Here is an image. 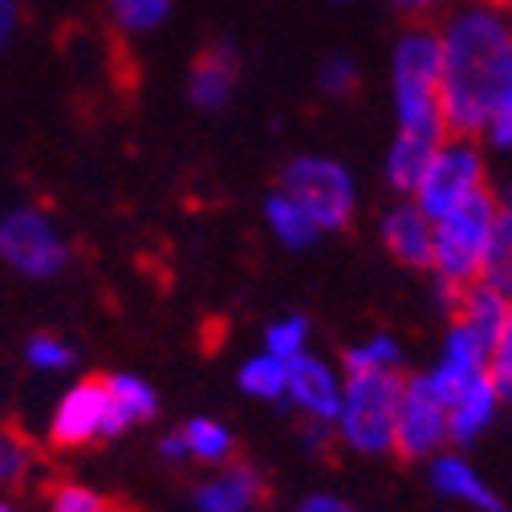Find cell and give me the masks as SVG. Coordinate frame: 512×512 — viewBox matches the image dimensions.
Segmentation results:
<instances>
[{
    "instance_id": "obj_1",
    "label": "cell",
    "mask_w": 512,
    "mask_h": 512,
    "mask_svg": "<svg viewBox=\"0 0 512 512\" xmlns=\"http://www.w3.org/2000/svg\"><path fill=\"white\" fill-rule=\"evenodd\" d=\"M512 82V25L488 5L460 9L439 33V114L452 139H476Z\"/></svg>"
},
{
    "instance_id": "obj_2",
    "label": "cell",
    "mask_w": 512,
    "mask_h": 512,
    "mask_svg": "<svg viewBox=\"0 0 512 512\" xmlns=\"http://www.w3.org/2000/svg\"><path fill=\"white\" fill-rule=\"evenodd\" d=\"M399 126L411 131H447L439 114V33L407 29L391 61Z\"/></svg>"
},
{
    "instance_id": "obj_3",
    "label": "cell",
    "mask_w": 512,
    "mask_h": 512,
    "mask_svg": "<svg viewBox=\"0 0 512 512\" xmlns=\"http://www.w3.org/2000/svg\"><path fill=\"white\" fill-rule=\"evenodd\" d=\"M403 374L395 370H358L350 374V391L338 411L342 419V439L362 456L391 452V435H395V415L403 399Z\"/></svg>"
},
{
    "instance_id": "obj_4",
    "label": "cell",
    "mask_w": 512,
    "mask_h": 512,
    "mask_svg": "<svg viewBox=\"0 0 512 512\" xmlns=\"http://www.w3.org/2000/svg\"><path fill=\"white\" fill-rule=\"evenodd\" d=\"M496 212H500L496 196L488 187H480L476 196L460 200L452 212L435 220V228H431V265L439 269V277L460 281V285L476 281Z\"/></svg>"
},
{
    "instance_id": "obj_5",
    "label": "cell",
    "mask_w": 512,
    "mask_h": 512,
    "mask_svg": "<svg viewBox=\"0 0 512 512\" xmlns=\"http://www.w3.org/2000/svg\"><path fill=\"white\" fill-rule=\"evenodd\" d=\"M281 196L293 200L317 232L326 228H346L354 216V179L342 163L322 159V155H301L285 163L281 171Z\"/></svg>"
},
{
    "instance_id": "obj_6",
    "label": "cell",
    "mask_w": 512,
    "mask_h": 512,
    "mask_svg": "<svg viewBox=\"0 0 512 512\" xmlns=\"http://www.w3.org/2000/svg\"><path fill=\"white\" fill-rule=\"evenodd\" d=\"M484 179H488V171H484V159H480V151H476V143L472 139H452L447 135L443 139V147L431 155V163H427V171H423V179H419V212L427 216V220H439V216H447L460 200H468V196H476V191L484 187Z\"/></svg>"
},
{
    "instance_id": "obj_7",
    "label": "cell",
    "mask_w": 512,
    "mask_h": 512,
    "mask_svg": "<svg viewBox=\"0 0 512 512\" xmlns=\"http://www.w3.org/2000/svg\"><path fill=\"white\" fill-rule=\"evenodd\" d=\"M447 443V407L435 395L431 378H407L403 382V399H399V415H395V435L391 447L399 452L403 464L427 460Z\"/></svg>"
},
{
    "instance_id": "obj_8",
    "label": "cell",
    "mask_w": 512,
    "mask_h": 512,
    "mask_svg": "<svg viewBox=\"0 0 512 512\" xmlns=\"http://www.w3.org/2000/svg\"><path fill=\"white\" fill-rule=\"evenodd\" d=\"M0 256L25 277H57L66 269V240L41 212L17 208L0 224Z\"/></svg>"
},
{
    "instance_id": "obj_9",
    "label": "cell",
    "mask_w": 512,
    "mask_h": 512,
    "mask_svg": "<svg viewBox=\"0 0 512 512\" xmlns=\"http://www.w3.org/2000/svg\"><path fill=\"white\" fill-rule=\"evenodd\" d=\"M106 374H94L86 382L57 403V415L49 423V443L61 447V452H74V447H86L94 439H102V419H106Z\"/></svg>"
},
{
    "instance_id": "obj_10",
    "label": "cell",
    "mask_w": 512,
    "mask_h": 512,
    "mask_svg": "<svg viewBox=\"0 0 512 512\" xmlns=\"http://www.w3.org/2000/svg\"><path fill=\"white\" fill-rule=\"evenodd\" d=\"M240 78V49L232 41H212L208 49H200V57L191 61L187 74V98L200 110H224L232 102Z\"/></svg>"
},
{
    "instance_id": "obj_11",
    "label": "cell",
    "mask_w": 512,
    "mask_h": 512,
    "mask_svg": "<svg viewBox=\"0 0 512 512\" xmlns=\"http://www.w3.org/2000/svg\"><path fill=\"white\" fill-rule=\"evenodd\" d=\"M285 391H289V399L297 407H305L313 419H322V423L326 419H338V411H342L334 374L322 362L305 358V354H297V358L285 362Z\"/></svg>"
},
{
    "instance_id": "obj_12",
    "label": "cell",
    "mask_w": 512,
    "mask_h": 512,
    "mask_svg": "<svg viewBox=\"0 0 512 512\" xmlns=\"http://www.w3.org/2000/svg\"><path fill=\"white\" fill-rule=\"evenodd\" d=\"M269 500V484L252 464H232L220 480L196 488V508L200 512H248Z\"/></svg>"
},
{
    "instance_id": "obj_13",
    "label": "cell",
    "mask_w": 512,
    "mask_h": 512,
    "mask_svg": "<svg viewBox=\"0 0 512 512\" xmlns=\"http://www.w3.org/2000/svg\"><path fill=\"white\" fill-rule=\"evenodd\" d=\"M382 244L399 265L431 269V220L415 204H403L382 220Z\"/></svg>"
},
{
    "instance_id": "obj_14",
    "label": "cell",
    "mask_w": 512,
    "mask_h": 512,
    "mask_svg": "<svg viewBox=\"0 0 512 512\" xmlns=\"http://www.w3.org/2000/svg\"><path fill=\"white\" fill-rule=\"evenodd\" d=\"M447 131H411V126H399V135L391 143V155H387V179L395 191H415L431 155L443 147Z\"/></svg>"
},
{
    "instance_id": "obj_15",
    "label": "cell",
    "mask_w": 512,
    "mask_h": 512,
    "mask_svg": "<svg viewBox=\"0 0 512 512\" xmlns=\"http://www.w3.org/2000/svg\"><path fill=\"white\" fill-rule=\"evenodd\" d=\"M504 313H508V301L496 297L492 289H484L480 281H472V285L460 289V297H456V305H452L447 317H456V326H464L492 354V342H496V334L504 326Z\"/></svg>"
},
{
    "instance_id": "obj_16",
    "label": "cell",
    "mask_w": 512,
    "mask_h": 512,
    "mask_svg": "<svg viewBox=\"0 0 512 512\" xmlns=\"http://www.w3.org/2000/svg\"><path fill=\"white\" fill-rule=\"evenodd\" d=\"M496 411V391H492V382L488 374L476 378L468 391H460L452 403H447V439H456V443H472L488 419Z\"/></svg>"
},
{
    "instance_id": "obj_17",
    "label": "cell",
    "mask_w": 512,
    "mask_h": 512,
    "mask_svg": "<svg viewBox=\"0 0 512 512\" xmlns=\"http://www.w3.org/2000/svg\"><path fill=\"white\" fill-rule=\"evenodd\" d=\"M476 281L484 289H492L496 297L512 301V208L496 212L492 232H488V248L480 256V273Z\"/></svg>"
},
{
    "instance_id": "obj_18",
    "label": "cell",
    "mask_w": 512,
    "mask_h": 512,
    "mask_svg": "<svg viewBox=\"0 0 512 512\" xmlns=\"http://www.w3.org/2000/svg\"><path fill=\"white\" fill-rule=\"evenodd\" d=\"M431 480H435V488L443 492V496H456V500H468V504H476L480 512H504V500L464 464V460H456V456H443V460H435V468H431Z\"/></svg>"
},
{
    "instance_id": "obj_19",
    "label": "cell",
    "mask_w": 512,
    "mask_h": 512,
    "mask_svg": "<svg viewBox=\"0 0 512 512\" xmlns=\"http://www.w3.org/2000/svg\"><path fill=\"white\" fill-rule=\"evenodd\" d=\"M33 468H37V443L17 423H0V488L21 492Z\"/></svg>"
},
{
    "instance_id": "obj_20",
    "label": "cell",
    "mask_w": 512,
    "mask_h": 512,
    "mask_svg": "<svg viewBox=\"0 0 512 512\" xmlns=\"http://www.w3.org/2000/svg\"><path fill=\"white\" fill-rule=\"evenodd\" d=\"M106 391H110L114 411L126 419V427H131V423H151L159 415L155 391L147 387L143 378H135V374H106Z\"/></svg>"
},
{
    "instance_id": "obj_21",
    "label": "cell",
    "mask_w": 512,
    "mask_h": 512,
    "mask_svg": "<svg viewBox=\"0 0 512 512\" xmlns=\"http://www.w3.org/2000/svg\"><path fill=\"white\" fill-rule=\"evenodd\" d=\"M265 216H269V224H273V232H277V240H281L285 248H309V244L317 240V224H313L293 200H285L281 191H277V196H269Z\"/></svg>"
},
{
    "instance_id": "obj_22",
    "label": "cell",
    "mask_w": 512,
    "mask_h": 512,
    "mask_svg": "<svg viewBox=\"0 0 512 512\" xmlns=\"http://www.w3.org/2000/svg\"><path fill=\"white\" fill-rule=\"evenodd\" d=\"M183 439H187V456H196L204 464H228L236 456V439L212 419H191L183 427Z\"/></svg>"
},
{
    "instance_id": "obj_23",
    "label": "cell",
    "mask_w": 512,
    "mask_h": 512,
    "mask_svg": "<svg viewBox=\"0 0 512 512\" xmlns=\"http://www.w3.org/2000/svg\"><path fill=\"white\" fill-rule=\"evenodd\" d=\"M110 17L122 33H151L171 17V0H110Z\"/></svg>"
},
{
    "instance_id": "obj_24",
    "label": "cell",
    "mask_w": 512,
    "mask_h": 512,
    "mask_svg": "<svg viewBox=\"0 0 512 512\" xmlns=\"http://www.w3.org/2000/svg\"><path fill=\"white\" fill-rule=\"evenodd\" d=\"M240 387L256 399H281L285 395V362L265 354V358H252L240 370Z\"/></svg>"
},
{
    "instance_id": "obj_25",
    "label": "cell",
    "mask_w": 512,
    "mask_h": 512,
    "mask_svg": "<svg viewBox=\"0 0 512 512\" xmlns=\"http://www.w3.org/2000/svg\"><path fill=\"white\" fill-rule=\"evenodd\" d=\"M492 370H488V382H492V391L496 399L512 403V301H508V313H504V326L492 342Z\"/></svg>"
},
{
    "instance_id": "obj_26",
    "label": "cell",
    "mask_w": 512,
    "mask_h": 512,
    "mask_svg": "<svg viewBox=\"0 0 512 512\" xmlns=\"http://www.w3.org/2000/svg\"><path fill=\"white\" fill-rule=\"evenodd\" d=\"M342 362H346L350 374H358V370H395L399 346H395V338H374V342H366L358 350H346Z\"/></svg>"
},
{
    "instance_id": "obj_27",
    "label": "cell",
    "mask_w": 512,
    "mask_h": 512,
    "mask_svg": "<svg viewBox=\"0 0 512 512\" xmlns=\"http://www.w3.org/2000/svg\"><path fill=\"white\" fill-rule=\"evenodd\" d=\"M25 358H29V366H37V370H61V366L74 362V350L61 342L57 334H33L29 346H25Z\"/></svg>"
},
{
    "instance_id": "obj_28",
    "label": "cell",
    "mask_w": 512,
    "mask_h": 512,
    "mask_svg": "<svg viewBox=\"0 0 512 512\" xmlns=\"http://www.w3.org/2000/svg\"><path fill=\"white\" fill-rule=\"evenodd\" d=\"M317 82H322V90L330 98H350L358 90V66H354V57L334 53L326 66H322V74H317Z\"/></svg>"
},
{
    "instance_id": "obj_29",
    "label": "cell",
    "mask_w": 512,
    "mask_h": 512,
    "mask_svg": "<svg viewBox=\"0 0 512 512\" xmlns=\"http://www.w3.org/2000/svg\"><path fill=\"white\" fill-rule=\"evenodd\" d=\"M106 496H98L86 484H57L49 492V512H102Z\"/></svg>"
},
{
    "instance_id": "obj_30",
    "label": "cell",
    "mask_w": 512,
    "mask_h": 512,
    "mask_svg": "<svg viewBox=\"0 0 512 512\" xmlns=\"http://www.w3.org/2000/svg\"><path fill=\"white\" fill-rule=\"evenodd\" d=\"M305 334H309L305 317H285V322H277V326L265 334L269 354H273V358H281V362L297 358V354H301V346H305Z\"/></svg>"
},
{
    "instance_id": "obj_31",
    "label": "cell",
    "mask_w": 512,
    "mask_h": 512,
    "mask_svg": "<svg viewBox=\"0 0 512 512\" xmlns=\"http://www.w3.org/2000/svg\"><path fill=\"white\" fill-rule=\"evenodd\" d=\"M484 135H488L496 147H512V82H508L504 94L492 102L488 122H484Z\"/></svg>"
},
{
    "instance_id": "obj_32",
    "label": "cell",
    "mask_w": 512,
    "mask_h": 512,
    "mask_svg": "<svg viewBox=\"0 0 512 512\" xmlns=\"http://www.w3.org/2000/svg\"><path fill=\"white\" fill-rule=\"evenodd\" d=\"M297 512H354V508L342 504V500H334V496H313V500H305Z\"/></svg>"
},
{
    "instance_id": "obj_33",
    "label": "cell",
    "mask_w": 512,
    "mask_h": 512,
    "mask_svg": "<svg viewBox=\"0 0 512 512\" xmlns=\"http://www.w3.org/2000/svg\"><path fill=\"white\" fill-rule=\"evenodd\" d=\"M159 452H163L167 460H187V439H183V431H171V435L159 443Z\"/></svg>"
},
{
    "instance_id": "obj_34",
    "label": "cell",
    "mask_w": 512,
    "mask_h": 512,
    "mask_svg": "<svg viewBox=\"0 0 512 512\" xmlns=\"http://www.w3.org/2000/svg\"><path fill=\"white\" fill-rule=\"evenodd\" d=\"M13 25H17V0H0V45L9 41Z\"/></svg>"
},
{
    "instance_id": "obj_35",
    "label": "cell",
    "mask_w": 512,
    "mask_h": 512,
    "mask_svg": "<svg viewBox=\"0 0 512 512\" xmlns=\"http://www.w3.org/2000/svg\"><path fill=\"white\" fill-rule=\"evenodd\" d=\"M395 5H399L403 13H427V9L439 5V0H395Z\"/></svg>"
},
{
    "instance_id": "obj_36",
    "label": "cell",
    "mask_w": 512,
    "mask_h": 512,
    "mask_svg": "<svg viewBox=\"0 0 512 512\" xmlns=\"http://www.w3.org/2000/svg\"><path fill=\"white\" fill-rule=\"evenodd\" d=\"M480 5H488V9H496V13H512V0H480Z\"/></svg>"
},
{
    "instance_id": "obj_37",
    "label": "cell",
    "mask_w": 512,
    "mask_h": 512,
    "mask_svg": "<svg viewBox=\"0 0 512 512\" xmlns=\"http://www.w3.org/2000/svg\"><path fill=\"white\" fill-rule=\"evenodd\" d=\"M102 512H131V504H122V500H106Z\"/></svg>"
},
{
    "instance_id": "obj_38",
    "label": "cell",
    "mask_w": 512,
    "mask_h": 512,
    "mask_svg": "<svg viewBox=\"0 0 512 512\" xmlns=\"http://www.w3.org/2000/svg\"><path fill=\"white\" fill-rule=\"evenodd\" d=\"M0 512H13V504H5V500H0Z\"/></svg>"
},
{
    "instance_id": "obj_39",
    "label": "cell",
    "mask_w": 512,
    "mask_h": 512,
    "mask_svg": "<svg viewBox=\"0 0 512 512\" xmlns=\"http://www.w3.org/2000/svg\"><path fill=\"white\" fill-rule=\"evenodd\" d=\"M330 5H350V0H330Z\"/></svg>"
}]
</instances>
